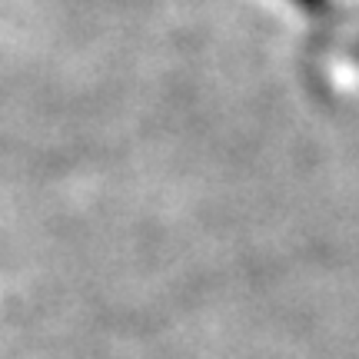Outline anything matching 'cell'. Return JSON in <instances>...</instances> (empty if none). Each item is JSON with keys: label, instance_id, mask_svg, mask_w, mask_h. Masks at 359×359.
<instances>
[{"label": "cell", "instance_id": "6da1fadb", "mask_svg": "<svg viewBox=\"0 0 359 359\" xmlns=\"http://www.w3.org/2000/svg\"><path fill=\"white\" fill-rule=\"evenodd\" d=\"M299 7H306V11H320L323 7V0H296Z\"/></svg>", "mask_w": 359, "mask_h": 359}]
</instances>
